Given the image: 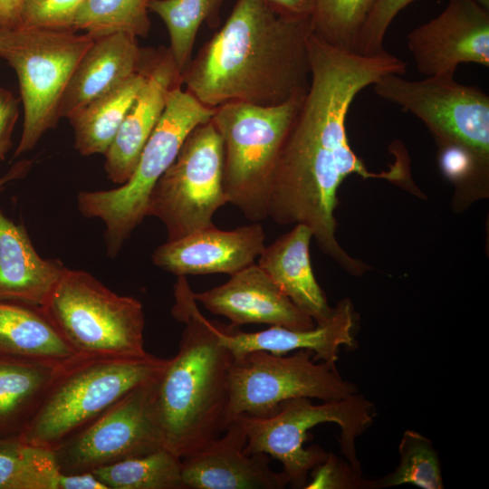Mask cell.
Returning <instances> with one entry per match:
<instances>
[{"label": "cell", "instance_id": "1", "mask_svg": "<svg viewBox=\"0 0 489 489\" xmlns=\"http://www.w3.org/2000/svg\"><path fill=\"white\" fill-rule=\"evenodd\" d=\"M310 80L283 142L271 183L268 217L277 224L308 226L320 249L354 275L369 266L349 255L336 239L337 190L345 177L399 181L408 174L401 157L390 170L374 173L351 149L346 118L357 94L407 63L386 50L362 55L336 48L312 33L308 38Z\"/></svg>", "mask_w": 489, "mask_h": 489}, {"label": "cell", "instance_id": "2", "mask_svg": "<svg viewBox=\"0 0 489 489\" xmlns=\"http://www.w3.org/2000/svg\"><path fill=\"white\" fill-rule=\"evenodd\" d=\"M311 32L310 19L283 17L262 0H237L182 72V84L209 108L283 103L308 89Z\"/></svg>", "mask_w": 489, "mask_h": 489}, {"label": "cell", "instance_id": "3", "mask_svg": "<svg viewBox=\"0 0 489 489\" xmlns=\"http://www.w3.org/2000/svg\"><path fill=\"white\" fill-rule=\"evenodd\" d=\"M186 277L174 286L171 313L184 324L177 353L157 380L154 414L164 447L183 458L226 428L234 358L215 321L200 312Z\"/></svg>", "mask_w": 489, "mask_h": 489}, {"label": "cell", "instance_id": "4", "mask_svg": "<svg viewBox=\"0 0 489 489\" xmlns=\"http://www.w3.org/2000/svg\"><path fill=\"white\" fill-rule=\"evenodd\" d=\"M167 362L152 354L144 358L73 357L59 366L17 438L55 448L126 394L157 379Z\"/></svg>", "mask_w": 489, "mask_h": 489}, {"label": "cell", "instance_id": "5", "mask_svg": "<svg viewBox=\"0 0 489 489\" xmlns=\"http://www.w3.org/2000/svg\"><path fill=\"white\" fill-rule=\"evenodd\" d=\"M306 91L277 105L233 101L215 108L211 121L223 142L224 188L228 203L250 221L268 217L281 149Z\"/></svg>", "mask_w": 489, "mask_h": 489}, {"label": "cell", "instance_id": "6", "mask_svg": "<svg viewBox=\"0 0 489 489\" xmlns=\"http://www.w3.org/2000/svg\"><path fill=\"white\" fill-rule=\"evenodd\" d=\"M214 111L215 108L201 103L181 85L175 87L130 178L113 189L79 193L77 205L82 215L99 218L105 225L104 241L110 257L117 256L147 216L154 185L173 163L188 134L209 121Z\"/></svg>", "mask_w": 489, "mask_h": 489}, {"label": "cell", "instance_id": "7", "mask_svg": "<svg viewBox=\"0 0 489 489\" xmlns=\"http://www.w3.org/2000/svg\"><path fill=\"white\" fill-rule=\"evenodd\" d=\"M41 309L77 355L150 354L144 346L142 303L115 293L85 271L65 267Z\"/></svg>", "mask_w": 489, "mask_h": 489}, {"label": "cell", "instance_id": "8", "mask_svg": "<svg viewBox=\"0 0 489 489\" xmlns=\"http://www.w3.org/2000/svg\"><path fill=\"white\" fill-rule=\"evenodd\" d=\"M236 419L246 434L245 451L279 460L288 484L305 488L311 472L329 455L317 445L304 447L308 430L321 423L337 424L342 454L355 470L361 472L355 440L371 425L373 407L358 393L320 405L312 404L310 398H298L282 402L272 415H241Z\"/></svg>", "mask_w": 489, "mask_h": 489}, {"label": "cell", "instance_id": "9", "mask_svg": "<svg viewBox=\"0 0 489 489\" xmlns=\"http://www.w3.org/2000/svg\"><path fill=\"white\" fill-rule=\"evenodd\" d=\"M78 31L0 27V58L16 72L24 107L16 158L33 149L56 127L68 82L94 39Z\"/></svg>", "mask_w": 489, "mask_h": 489}, {"label": "cell", "instance_id": "10", "mask_svg": "<svg viewBox=\"0 0 489 489\" xmlns=\"http://www.w3.org/2000/svg\"><path fill=\"white\" fill-rule=\"evenodd\" d=\"M223 173V142L210 120L188 134L149 197L147 216L162 222L168 241L214 225L213 216L228 203Z\"/></svg>", "mask_w": 489, "mask_h": 489}, {"label": "cell", "instance_id": "11", "mask_svg": "<svg viewBox=\"0 0 489 489\" xmlns=\"http://www.w3.org/2000/svg\"><path fill=\"white\" fill-rule=\"evenodd\" d=\"M315 361L310 350L291 356L258 350L234 360L226 427L241 415H272L288 399L330 401L357 393L356 385L340 377L335 363Z\"/></svg>", "mask_w": 489, "mask_h": 489}, {"label": "cell", "instance_id": "12", "mask_svg": "<svg viewBox=\"0 0 489 489\" xmlns=\"http://www.w3.org/2000/svg\"><path fill=\"white\" fill-rule=\"evenodd\" d=\"M380 98L418 118L438 146L457 145L489 162V96L450 76L407 80L389 73L374 84Z\"/></svg>", "mask_w": 489, "mask_h": 489}, {"label": "cell", "instance_id": "13", "mask_svg": "<svg viewBox=\"0 0 489 489\" xmlns=\"http://www.w3.org/2000/svg\"><path fill=\"white\" fill-rule=\"evenodd\" d=\"M158 379L126 394L53 448L61 472H92L164 447L154 414Z\"/></svg>", "mask_w": 489, "mask_h": 489}, {"label": "cell", "instance_id": "14", "mask_svg": "<svg viewBox=\"0 0 489 489\" xmlns=\"http://www.w3.org/2000/svg\"><path fill=\"white\" fill-rule=\"evenodd\" d=\"M407 43L427 77H454L461 63L488 68L489 11L472 0H448L443 12L408 34Z\"/></svg>", "mask_w": 489, "mask_h": 489}, {"label": "cell", "instance_id": "15", "mask_svg": "<svg viewBox=\"0 0 489 489\" xmlns=\"http://www.w3.org/2000/svg\"><path fill=\"white\" fill-rule=\"evenodd\" d=\"M145 82L104 154L110 181L122 185L132 176L142 149L158 124L172 89L182 85L181 72L168 48L147 49Z\"/></svg>", "mask_w": 489, "mask_h": 489}, {"label": "cell", "instance_id": "16", "mask_svg": "<svg viewBox=\"0 0 489 489\" xmlns=\"http://www.w3.org/2000/svg\"><path fill=\"white\" fill-rule=\"evenodd\" d=\"M246 434L239 420L216 439L182 458L184 489H283V472H274L270 456L245 451Z\"/></svg>", "mask_w": 489, "mask_h": 489}, {"label": "cell", "instance_id": "17", "mask_svg": "<svg viewBox=\"0 0 489 489\" xmlns=\"http://www.w3.org/2000/svg\"><path fill=\"white\" fill-rule=\"evenodd\" d=\"M265 247L258 222L233 230L215 225L169 240L152 254L153 264L177 277L225 273L232 275L254 263Z\"/></svg>", "mask_w": 489, "mask_h": 489}, {"label": "cell", "instance_id": "18", "mask_svg": "<svg viewBox=\"0 0 489 489\" xmlns=\"http://www.w3.org/2000/svg\"><path fill=\"white\" fill-rule=\"evenodd\" d=\"M193 295L211 313L228 319L233 327L261 323L303 331L316 326L258 264L230 275L219 286Z\"/></svg>", "mask_w": 489, "mask_h": 489}, {"label": "cell", "instance_id": "19", "mask_svg": "<svg viewBox=\"0 0 489 489\" xmlns=\"http://www.w3.org/2000/svg\"><path fill=\"white\" fill-rule=\"evenodd\" d=\"M33 161L22 159L0 177V190L8 182L25 177ZM65 266L44 259L34 249L25 227L0 211V301L41 307Z\"/></svg>", "mask_w": 489, "mask_h": 489}, {"label": "cell", "instance_id": "20", "mask_svg": "<svg viewBox=\"0 0 489 489\" xmlns=\"http://www.w3.org/2000/svg\"><path fill=\"white\" fill-rule=\"evenodd\" d=\"M355 312L350 299L344 298L333 308L331 318L310 330L297 331L280 326L255 332L216 322L219 341L237 360L253 351L286 355L298 350H310L315 360L336 363L340 346L353 345Z\"/></svg>", "mask_w": 489, "mask_h": 489}, {"label": "cell", "instance_id": "21", "mask_svg": "<svg viewBox=\"0 0 489 489\" xmlns=\"http://www.w3.org/2000/svg\"><path fill=\"white\" fill-rule=\"evenodd\" d=\"M146 49L137 37L117 33L95 39L78 62L62 96L60 116L70 119L99 96L141 70Z\"/></svg>", "mask_w": 489, "mask_h": 489}, {"label": "cell", "instance_id": "22", "mask_svg": "<svg viewBox=\"0 0 489 489\" xmlns=\"http://www.w3.org/2000/svg\"><path fill=\"white\" fill-rule=\"evenodd\" d=\"M312 230L302 224L264 247L258 264L280 290L316 325L331 318L333 308L318 284L311 264Z\"/></svg>", "mask_w": 489, "mask_h": 489}, {"label": "cell", "instance_id": "23", "mask_svg": "<svg viewBox=\"0 0 489 489\" xmlns=\"http://www.w3.org/2000/svg\"><path fill=\"white\" fill-rule=\"evenodd\" d=\"M75 356L41 307L0 301V357L59 364Z\"/></svg>", "mask_w": 489, "mask_h": 489}, {"label": "cell", "instance_id": "24", "mask_svg": "<svg viewBox=\"0 0 489 489\" xmlns=\"http://www.w3.org/2000/svg\"><path fill=\"white\" fill-rule=\"evenodd\" d=\"M61 364L0 357V439L18 437Z\"/></svg>", "mask_w": 489, "mask_h": 489}, {"label": "cell", "instance_id": "25", "mask_svg": "<svg viewBox=\"0 0 489 489\" xmlns=\"http://www.w3.org/2000/svg\"><path fill=\"white\" fill-rule=\"evenodd\" d=\"M145 63L146 56L139 72L91 101L69 119L74 132V147L80 154L90 156L106 153L144 84Z\"/></svg>", "mask_w": 489, "mask_h": 489}, {"label": "cell", "instance_id": "26", "mask_svg": "<svg viewBox=\"0 0 489 489\" xmlns=\"http://www.w3.org/2000/svg\"><path fill=\"white\" fill-rule=\"evenodd\" d=\"M91 473L107 489H184L182 458L165 447Z\"/></svg>", "mask_w": 489, "mask_h": 489}, {"label": "cell", "instance_id": "27", "mask_svg": "<svg viewBox=\"0 0 489 489\" xmlns=\"http://www.w3.org/2000/svg\"><path fill=\"white\" fill-rule=\"evenodd\" d=\"M61 474L53 449L0 439V489H58Z\"/></svg>", "mask_w": 489, "mask_h": 489}, {"label": "cell", "instance_id": "28", "mask_svg": "<svg viewBox=\"0 0 489 489\" xmlns=\"http://www.w3.org/2000/svg\"><path fill=\"white\" fill-rule=\"evenodd\" d=\"M223 0H153L149 11L164 22L169 36L168 50L182 73L191 61L197 32L203 23L219 24Z\"/></svg>", "mask_w": 489, "mask_h": 489}, {"label": "cell", "instance_id": "29", "mask_svg": "<svg viewBox=\"0 0 489 489\" xmlns=\"http://www.w3.org/2000/svg\"><path fill=\"white\" fill-rule=\"evenodd\" d=\"M153 0H85L73 24L94 40L117 33L145 37L150 29L149 5Z\"/></svg>", "mask_w": 489, "mask_h": 489}, {"label": "cell", "instance_id": "30", "mask_svg": "<svg viewBox=\"0 0 489 489\" xmlns=\"http://www.w3.org/2000/svg\"><path fill=\"white\" fill-rule=\"evenodd\" d=\"M377 0H316L312 33L336 48L356 53L363 27Z\"/></svg>", "mask_w": 489, "mask_h": 489}, {"label": "cell", "instance_id": "31", "mask_svg": "<svg viewBox=\"0 0 489 489\" xmlns=\"http://www.w3.org/2000/svg\"><path fill=\"white\" fill-rule=\"evenodd\" d=\"M398 466L386 476L373 481L372 489L413 484L422 489H443L437 454L432 442L421 434L407 430L398 446Z\"/></svg>", "mask_w": 489, "mask_h": 489}, {"label": "cell", "instance_id": "32", "mask_svg": "<svg viewBox=\"0 0 489 489\" xmlns=\"http://www.w3.org/2000/svg\"><path fill=\"white\" fill-rule=\"evenodd\" d=\"M85 0H24L21 26L74 31L75 16Z\"/></svg>", "mask_w": 489, "mask_h": 489}, {"label": "cell", "instance_id": "33", "mask_svg": "<svg viewBox=\"0 0 489 489\" xmlns=\"http://www.w3.org/2000/svg\"><path fill=\"white\" fill-rule=\"evenodd\" d=\"M414 0H377L360 34L356 53L374 55L383 52L388 28L396 15Z\"/></svg>", "mask_w": 489, "mask_h": 489}, {"label": "cell", "instance_id": "34", "mask_svg": "<svg viewBox=\"0 0 489 489\" xmlns=\"http://www.w3.org/2000/svg\"><path fill=\"white\" fill-rule=\"evenodd\" d=\"M306 489H372L373 481L363 479L361 473L349 462L329 453L327 458L311 472Z\"/></svg>", "mask_w": 489, "mask_h": 489}, {"label": "cell", "instance_id": "35", "mask_svg": "<svg viewBox=\"0 0 489 489\" xmlns=\"http://www.w3.org/2000/svg\"><path fill=\"white\" fill-rule=\"evenodd\" d=\"M19 99L0 88V160H4L13 146L12 134L19 116Z\"/></svg>", "mask_w": 489, "mask_h": 489}, {"label": "cell", "instance_id": "36", "mask_svg": "<svg viewBox=\"0 0 489 489\" xmlns=\"http://www.w3.org/2000/svg\"><path fill=\"white\" fill-rule=\"evenodd\" d=\"M276 14L292 19H310L316 0H262Z\"/></svg>", "mask_w": 489, "mask_h": 489}, {"label": "cell", "instance_id": "37", "mask_svg": "<svg viewBox=\"0 0 489 489\" xmlns=\"http://www.w3.org/2000/svg\"><path fill=\"white\" fill-rule=\"evenodd\" d=\"M58 489H107V487L91 472L62 473Z\"/></svg>", "mask_w": 489, "mask_h": 489}, {"label": "cell", "instance_id": "38", "mask_svg": "<svg viewBox=\"0 0 489 489\" xmlns=\"http://www.w3.org/2000/svg\"><path fill=\"white\" fill-rule=\"evenodd\" d=\"M24 2V0H0V27L21 26Z\"/></svg>", "mask_w": 489, "mask_h": 489}, {"label": "cell", "instance_id": "39", "mask_svg": "<svg viewBox=\"0 0 489 489\" xmlns=\"http://www.w3.org/2000/svg\"><path fill=\"white\" fill-rule=\"evenodd\" d=\"M482 8L489 11V0H472Z\"/></svg>", "mask_w": 489, "mask_h": 489}]
</instances>
